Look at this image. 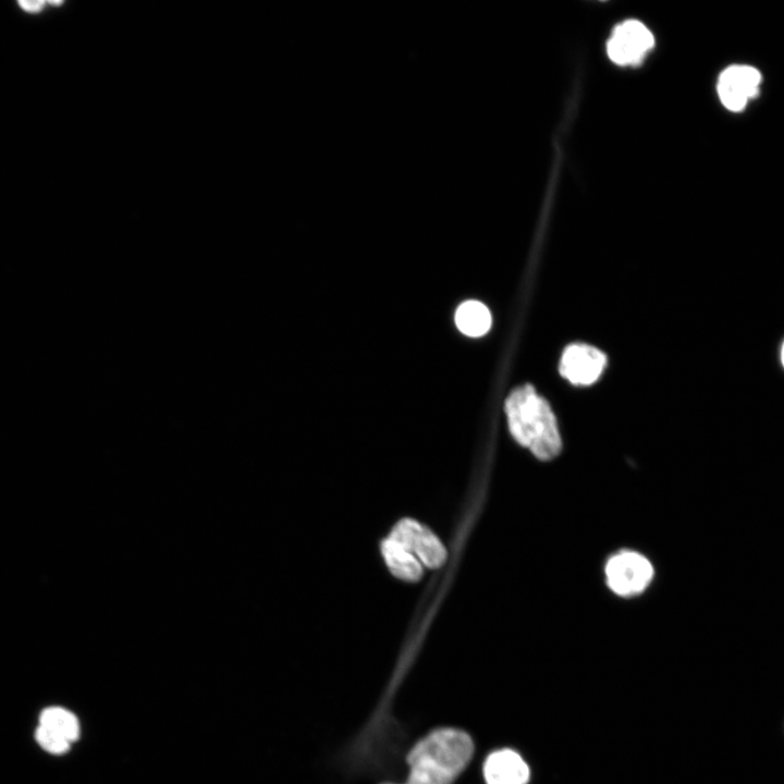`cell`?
<instances>
[{"instance_id":"obj_7","label":"cell","mask_w":784,"mask_h":784,"mask_svg":"<svg viewBox=\"0 0 784 784\" xmlns=\"http://www.w3.org/2000/svg\"><path fill=\"white\" fill-rule=\"evenodd\" d=\"M761 75L759 71L749 65H731L720 75L718 94L731 111H740L747 101L758 94Z\"/></svg>"},{"instance_id":"obj_11","label":"cell","mask_w":784,"mask_h":784,"mask_svg":"<svg viewBox=\"0 0 784 784\" xmlns=\"http://www.w3.org/2000/svg\"><path fill=\"white\" fill-rule=\"evenodd\" d=\"M460 331L469 336L485 334L491 326L489 309L480 302L467 301L460 305L455 314Z\"/></svg>"},{"instance_id":"obj_10","label":"cell","mask_w":784,"mask_h":784,"mask_svg":"<svg viewBox=\"0 0 784 784\" xmlns=\"http://www.w3.org/2000/svg\"><path fill=\"white\" fill-rule=\"evenodd\" d=\"M384 561L390 571L404 580H417L422 575L421 563L404 547L391 538L381 546Z\"/></svg>"},{"instance_id":"obj_13","label":"cell","mask_w":784,"mask_h":784,"mask_svg":"<svg viewBox=\"0 0 784 784\" xmlns=\"http://www.w3.org/2000/svg\"><path fill=\"white\" fill-rule=\"evenodd\" d=\"M780 359H781V364H782V366H783V368H784V341L782 342V345H781V348H780Z\"/></svg>"},{"instance_id":"obj_4","label":"cell","mask_w":784,"mask_h":784,"mask_svg":"<svg viewBox=\"0 0 784 784\" xmlns=\"http://www.w3.org/2000/svg\"><path fill=\"white\" fill-rule=\"evenodd\" d=\"M654 46L652 33L639 21L617 25L607 44L609 58L618 65H636Z\"/></svg>"},{"instance_id":"obj_9","label":"cell","mask_w":784,"mask_h":784,"mask_svg":"<svg viewBox=\"0 0 784 784\" xmlns=\"http://www.w3.org/2000/svg\"><path fill=\"white\" fill-rule=\"evenodd\" d=\"M529 768L516 751L501 749L492 752L483 764L487 784H527Z\"/></svg>"},{"instance_id":"obj_5","label":"cell","mask_w":784,"mask_h":784,"mask_svg":"<svg viewBox=\"0 0 784 784\" xmlns=\"http://www.w3.org/2000/svg\"><path fill=\"white\" fill-rule=\"evenodd\" d=\"M78 736V720L69 710L49 707L40 713L36 739L46 751L54 755L64 754Z\"/></svg>"},{"instance_id":"obj_2","label":"cell","mask_w":784,"mask_h":784,"mask_svg":"<svg viewBox=\"0 0 784 784\" xmlns=\"http://www.w3.org/2000/svg\"><path fill=\"white\" fill-rule=\"evenodd\" d=\"M505 413L514 439L542 461L555 457L562 449L555 416L548 402L530 384L511 392Z\"/></svg>"},{"instance_id":"obj_12","label":"cell","mask_w":784,"mask_h":784,"mask_svg":"<svg viewBox=\"0 0 784 784\" xmlns=\"http://www.w3.org/2000/svg\"><path fill=\"white\" fill-rule=\"evenodd\" d=\"M19 5L26 12L37 13L44 8L45 2L44 1H20Z\"/></svg>"},{"instance_id":"obj_6","label":"cell","mask_w":784,"mask_h":784,"mask_svg":"<svg viewBox=\"0 0 784 784\" xmlns=\"http://www.w3.org/2000/svg\"><path fill=\"white\" fill-rule=\"evenodd\" d=\"M420 563L430 568L439 567L446 558L441 541L428 528L413 519H403L393 528L390 537Z\"/></svg>"},{"instance_id":"obj_3","label":"cell","mask_w":784,"mask_h":784,"mask_svg":"<svg viewBox=\"0 0 784 784\" xmlns=\"http://www.w3.org/2000/svg\"><path fill=\"white\" fill-rule=\"evenodd\" d=\"M604 572L609 588L621 597H632L642 592L650 585L654 574L651 562L634 551H622L611 556Z\"/></svg>"},{"instance_id":"obj_8","label":"cell","mask_w":784,"mask_h":784,"mask_svg":"<svg viewBox=\"0 0 784 784\" xmlns=\"http://www.w3.org/2000/svg\"><path fill=\"white\" fill-rule=\"evenodd\" d=\"M607 364L605 355L587 344H572L562 355L560 372L573 384L588 385L601 375Z\"/></svg>"},{"instance_id":"obj_1","label":"cell","mask_w":784,"mask_h":784,"mask_svg":"<svg viewBox=\"0 0 784 784\" xmlns=\"http://www.w3.org/2000/svg\"><path fill=\"white\" fill-rule=\"evenodd\" d=\"M474 743L457 728H439L420 739L409 751V774L403 783L453 784L471 760Z\"/></svg>"}]
</instances>
